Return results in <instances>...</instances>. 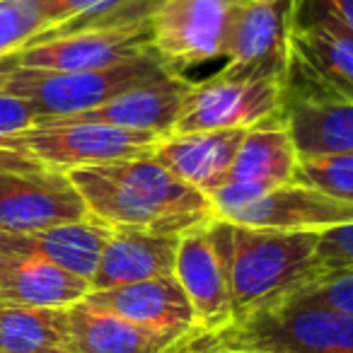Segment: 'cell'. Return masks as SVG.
<instances>
[{
  "mask_svg": "<svg viewBox=\"0 0 353 353\" xmlns=\"http://www.w3.org/2000/svg\"><path fill=\"white\" fill-rule=\"evenodd\" d=\"M90 218L107 228L179 235L216 216L208 194L179 182L150 155L70 170Z\"/></svg>",
  "mask_w": 353,
  "mask_h": 353,
  "instance_id": "6da1fadb",
  "label": "cell"
},
{
  "mask_svg": "<svg viewBox=\"0 0 353 353\" xmlns=\"http://www.w3.org/2000/svg\"><path fill=\"white\" fill-rule=\"evenodd\" d=\"M208 228L225 269L232 324L285 300L319 274L322 232L264 230L223 218H213Z\"/></svg>",
  "mask_w": 353,
  "mask_h": 353,
  "instance_id": "7a4b0ae2",
  "label": "cell"
},
{
  "mask_svg": "<svg viewBox=\"0 0 353 353\" xmlns=\"http://www.w3.org/2000/svg\"><path fill=\"white\" fill-rule=\"evenodd\" d=\"M3 90L22 97L39 119H68L102 107L117 94L138 85L152 83L170 70L155 54L141 56L128 63H119L102 70H32V68H0Z\"/></svg>",
  "mask_w": 353,
  "mask_h": 353,
  "instance_id": "3957f363",
  "label": "cell"
},
{
  "mask_svg": "<svg viewBox=\"0 0 353 353\" xmlns=\"http://www.w3.org/2000/svg\"><path fill=\"white\" fill-rule=\"evenodd\" d=\"M208 339L216 348L247 353H353V317L279 303Z\"/></svg>",
  "mask_w": 353,
  "mask_h": 353,
  "instance_id": "277c9868",
  "label": "cell"
},
{
  "mask_svg": "<svg viewBox=\"0 0 353 353\" xmlns=\"http://www.w3.org/2000/svg\"><path fill=\"white\" fill-rule=\"evenodd\" d=\"M242 0H157L150 12V46L170 73L225 59Z\"/></svg>",
  "mask_w": 353,
  "mask_h": 353,
  "instance_id": "5b68a950",
  "label": "cell"
},
{
  "mask_svg": "<svg viewBox=\"0 0 353 353\" xmlns=\"http://www.w3.org/2000/svg\"><path fill=\"white\" fill-rule=\"evenodd\" d=\"M295 102L353 104V34L327 17L295 20L285 107Z\"/></svg>",
  "mask_w": 353,
  "mask_h": 353,
  "instance_id": "8992f818",
  "label": "cell"
},
{
  "mask_svg": "<svg viewBox=\"0 0 353 353\" xmlns=\"http://www.w3.org/2000/svg\"><path fill=\"white\" fill-rule=\"evenodd\" d=\"M285 119V80H228L194 83L170 133L250 131Z\"/></svg>",
  "mask_w": 353,
  "mask_h": 353,
  "instance_id": "52a82bcc",
  "label": "cell"
},
{
  "mask_svg": "<svg viewBox=\"0 0 353 353\" xmlns=\"http://www.w3.org/2000/svg\"><path fill=\"white\" fill-rule=\"evenodd\" d=\"M293 27L295 0H242L228 41V63L216 75L228 80H285Z\"/></svg>",
  "mask_w": 353,
  "mask_h": 353,
  "instance_id": "ba28073f",
  "label": "cell"
},
{
  "mask_svg": "<svg viewBox=\"0 0 353 353\" xmlns=\"http://www.w3.org/2000/svg\"><path fill=\"white\" fill-rule=\"evenodd\" d=\"M148 54H155V51L150 46V22L145 20L117 27H92V30H80L73 34L22 46L20 51L0 61V68L75 73V70L112 68Z\"/></svg>",
  "mask_w": 353,
  "mask_h": 353,
  "instance_id": "9c48e42d",
  "label": "cell"
},
{
  "mask_svg": "<svg viewBox=\"0 0 353 353\" xmlns=\"http://www.w3.org/2000/svg\"><path fill=\"white\" fill-rule=\"evenodd\" d=\"M90 218L68 172H0V232L32 235Z\"/></svg>",
  "mask_w": 353,
  "mask_h": 353,
  "instance_id": "30bf717a",
  "label": "cell"
},
{
  "mask_svg": "<svg viewBox=\"0 0 353 353\" xmlns=\"http://www.w3.org/2000/svg\"><path fill=\"white\" fill-rule=\"evenodd\" d=\"M223 221L264 230L327 232L353 223V201H343L307 184L290 182L261 194Z\"/></svg>",
  "mask_w": 353,
  "mask_h": 353,
  "instance_id": "8fae6325",
  "label": "cell"
},
{
  "mask_svg": "<svg viewBox=\"0 0 353 353\" xmlns=\"http://www.w3.org/2000/svg\"><path fill=\"white\" fill-rule=\"evenodd\" d=\"M211 223L199 225L179 237L174 259V279L187 293L199 332L216 334L232 324L230 290L225 269L211 237Z\"/></svg>",
  "mask_w": 353,
  "mask_h": 353,
  "instance_id": "7c38bea8",
  "label": "cell"
},
{
  "mask_svg": "<svg viewBox=\"0 0 353 353\" xmlns=\"http://www.w3.org/2000/svg\"><path fill=\"white\" fill-rule=\"evenodd\" d=\"M92 293V283L15 245L0 232V303L70 307Z\"/></svg>",
  "mask_w": 353,
  "mask_h": 353,
  "instance_id": "4fadbf2b",
  "label": "cell"
},
{
  "mask_svg": "<svg viewBox=\"0 0 353 353\" xmlns=\"http://www.w3.org/2000/svg\"><path fill=\"white\" fill-rule=\"evenodd\" d=\"M85 300L128 322L174 334V336H189L199 332L192 303L174 276H160V279L138 281V283L117 285V288L92 290Z\"/></svg>",
  "mask_w": 353,
  "mask_h": 353,
  "instance_id": "5bb4252c",
  "label": "cell"
},
{
  "mask_svg": "<svg viewBox=\"0 0 353 353\" xmlns=\"http://www.w3.org/2000/svg\"><path fill=\"white\" fill-rule=\"evenodd\" d=\"M247 131H194L165 133L155 141L150 157L157 160L172 176L203 194H211L225 182Z\"/></svg>",
  "mask_w": 353,
  "mask_h": 353,
  "instance_id": "9a60e30c",
  "label": "cell"
},
{
  "mask_svg": "<svg viewBox=\"0 0 353 353\" xmlns=\"http://www.w3.org/2000/svg\"><path fill=\"white\" fill-rule=\"evenodd\" d=\"M192 85L194 80H189L187 75L170 73L160 80H152V83L126 90V92L117 94V97L109 99L102 107H94L90 112L68 119L109 123V126L126 128V131L165 136L174 126Z\"/></svg>",
  "mask_w": 353,
  "mask_h": 353,
  "instance_id": "2e32d148",
  "label": "cell"
},
{
  "mask_svg": "<svg viewBox=\"0 0 353 353\" xmlns=\"http://www.w3.org/2000/svg\"><path fill=\"white\" fill-rule=\"evenodd\" d=\"M176 247L179 235H152L131 228H112L97 271L90 281L92 290L172 276Z\"/></svg>",
  "mask_w": 353,
  "mask_h": 353,
  "instance_id": "e0dca14e",
  "label": "cell"
},
{
  "mask_svg": "<svg viewBox=\"0 0 353 353\" xmlns=\"http://www.w3.org/2000/svg\"><path fill=\"white\" fill-rule=\"evenodd\" d=\"M298 165L300 152L285 117L283 121L254 126L245 133L223 184H242L261 196L295 182Z\"/></svg>",
  "mask_w": 353,
  "mask_h": 353,
  "instance_id": "ac0fdd59",
  "label": "cell"
},
{
  "mask_svg": "<svg viewBox=\"0 0 353 353\" xmlns=\"http://www.w3.org/2000/svg\"><path fill=\"white\" fill-rule=\"evenodd\" d=\"M70 336L75 353H170L184 336L157 332L90 305H70Z\"/></svg>",
  "mask_w": 353,
  "mask_h": 353,
  "instance_id": "d6986e66",
  "label": "cell"
},
{
  "mask_svg": "<svg viewBox=\"0 0 353 353\" xmlns=\"http://www.w3.org/2000/svg\"><path fill=\"white\" fill-rule=\"evenodd\" d=\"M109 232L112 228L102 225L94 218H85V221L63 223V225L32 232V235H10V232L6 235L15 245L49 259L51 264L92 281Z\"/></svg>",
  "mask_w": 353,
  "mask_h": 353,
  "instance_id": "ffe728a7",
  "label": "cell"
},
{
  "mask_svg": "<svg viewBox=\"0 0 353 353\" xmlns=\"http://www.w3.org/2000/svg\"><path fill=\"white\" fill-rule=\"evenodd\" d=\"M0 353H75L68 307L0 303Z\"/></svg>",
  "mask_w": 353,
  "mask_h": 353,
  "instance_id": "44dd1931",
  "label": "cell"
},
{
  "mask_svg": "<svg viewBox=\"0 0 353 353\" xmlns=\"http://www.w3.org/2000/svg\"><path fill=\"white\" fill-rule=\"evenodd\" d=\"M285 117L300 157L353 152V104L295 102Z\"/></svg>",
  "mask_w": 353,
  "mask_h": 353,
  "instance_id": "7402d4cb",
  "label": "cell"
},
{
  "mask_svg": "<svg viewBox=\"0 0 353 353\" xmlns=\"http://www.w3.org/2000/svg\"><path fill=\"white\" fill-rule=\"evenodd\" d=\"M281 303L305 305V307H327L353 317V269L319 271L312 281L300 285L295 293H290Z\"/></svg>",
  "mask_w": 353,
  "mask_h": 353,
  "instance_id": "603a6c76",
  "label": "cell"
},
{
  "mask_svg": "<svg viewBox=\"0 0 353 353\" xmlns=\"http://www.w3.org/2000/svg\"><path fill=\"white\" fill-rule=\"evenodd\" d=\"M295 182L322 189L343 201H353V152L300 157Z\"/></svg>",
  "mask_w": 353,
  "mask_h": 353,
  "instance_id": "cb8c5ba5",
  "label": "cell"
},
{
  "mask_svg": "<svg viewBox=\"0 0 353 353\" xmlns=\"http://www.w3.org/2000/svg\"><path fill=\"white\" fill-rule=\"evenodd\" d=\"M44 27L34 0H0V61L30 44Z\"/></svg>",
  "mask_w": 353,
  "mask_h": 353,
  "instance_id": "d4e9b609",
  "label": "cell"
},
{
  "mask_svg": "<svg viewBox=\"0 0 353 353\" xmlns=\"http://www.w3.org/2000/svg\"><path fill=\"white\" fill-rule=\"evenodd\" d=\"M317 266L319 271L353 269V223L332 228L319 235Z\"/></svg>",
  "mask_w": 353,
  "mask_h": 353,
  "instance_id": "484cf974",
  "label": "cell"
},
{
  "mask_svg": "<svg viewBox=\"0 0 353 353\" xmlns=\"http://www.w3.org/2000/svg\"><path fill=\"white\" fill-rule=\"evenodd\" d=\"M327 17L353 34V0H295V20Z\"/></svg>",
  "mask_w": 353,
  "mask_h": 353,
  "instance_id": "4316f807",
  "label": "cell"
},
{
  "mask_svg": "<svg viewBox=\"0 0 353 353\" xmlns=\"http://www.w3.org/2000/svg\"><path fill=\"white\" fill-rule=\"evenodd\" d=\"M34 3L44 17V30H49V27L63 25V22L85 15V12L94 10L104 3H112V0H34Z\"/></svg>",
  "mask_w": 353,
  "mask_h": 353,
  "instance_id": "83f0119b",
  "label": "cell"
},
{
  "mask_svg": "<svg viewBox=\"0 0 353 353\" xmlns=\"http://www.w3.org/2000/svg\"><path fill=\"white\" fill-rule=\"evenodd\" d=\"M37 121L32 107L22 97L6 92L0 88V136H10V133L25 131Z\"/></svg>",
  "mask_w": 353,
  "mask_h": 353,
  "instance_id": "f1b7e54d",
  "label": "cell"
},
{
  "mask_svg": "<svg viewBox=\"0 0 353 353\" xmlns=\"http://www.w3.org/2000/svg\"><path fill=\"white\" fill-rule=\"evenodd\" d=\"M170 353H247V351H228V348H216V346H211V339H208V334L194 332V334H189V336H184Z\"/></svg>",
  "mask_w": 353,
  "mask_h": 353,
  "instance_id": "f546056e",
  "label": "cell"
},
{
  "mask_svg": "<svg viewBox=\"0 0 353 353\" xmlns=\"http://www.w3.org/2000/svg\"><path fill=\"white\" fill-rule=\"evenodd\" d=\"M0 88H3V73H0Z\"/></svg>",
  "mask_w": 353,
  "mask_h": 353,
  "instance_id": "4dcf8cb0",
  "label": "cell"
},
{
  "mask_svg": "<svg viewBox=\"0 0 353 353\" xmlns=\"http://www.w3.org/2000/svg\"><path fill=\"white\" fill-rule=\"evenodd\" d=\"M261 3H269V0H261Z\"/></svg>",
  "mask_w": 353,
  "mask_h": 353,
  "instance_id": "1f68e13d",
  "label": "cell"
}]
</instances>
